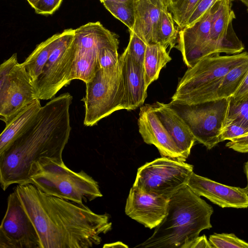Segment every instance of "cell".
Wrapping results in <instances>:
<instances>
[{"label":"cell","mask_w":248,"mask_h":248,"mask_svg":"<svg viewBox=\"0 0 248 248\" xmlns=\"http://www.w3.org/2000/svg\"><path fill=\"white\" fill-rule=\"evenodd\" d=\"M68 93L41 107L27 128L0 153V182L4 191L14 184L30 183L45 166L62 163L71 127Z\"/></svg>","instance_id":"1"},{"label":"cell","mask_w":248,"mask_h":248,"mask_svg":"<svg viewBox=\"0 0 248 248\" xmlns=\"http://www.w3.org/2000/svg\"><path fill=\"white\" fill-rule=\"evenodd\" d=\"M17 193L39 235L41 248H90L111 229L107 214L84 204L46 194L31 183L19 184Z\"/></svg>","instance_id":"2"},{"label":"cell","mask_w":248,"mask_h":248,"mask_svg":"<svg viewBox=\"0 0 248 248\" xmlns=\"http://www.w3.org/2000/svg\"><path fill=\"white\" fill-rule=\"evenodd\" d=\"M213 207L186 185L169 199L167 213L141 248H187L203 230L210 229Z\"/></svg>","instance_id":"3"},{"label":"cell","mask_w":248,"mask_h":248,"mask_svg":"<svg viewBox=\"0 0 248 248\" xmlns=\"http://www.w3.org/2000/svg\"><path fill=\"white\" fill-rule=\"evenodd\" d=\"M248 52L231 55H213L188 68L180 79L170 102L193 104L217 99L223 77L232 68L247 61Z\"/></svg>","instance_id":"4"},{"label":"cell","mask_w":248,"mask_h":248,"mask_svg":"<svg viewBox=\"0 0 248 248\" xmlns=\"http://www.w3.org/2000/svg\"><path fill=\"white\" fill-rule=\"evenodd\" d=\"M30 183L47 195L82 204L102 197L98 183L84 170L75 172L64 163L43 167Z\"/></svg>","instance_id":"5"},{"label":"cell","mask_w":248,"mask_h":248,"mask_svg":"<svg viewBox=\"0 0 248 248\" xmlns=\"http://www.w3.org/2000/svg\"><path fill=\"white\" fill-rule=\"evenodd\" d=\"M83 124L86 126L96 124L103 118L128 107L120 65L111 70L99 68L86 83Z\"/></svg>","instance_id":"6"},{"label":"cell","mask_w":248,"mask_h":248,"mask_svg":"<svg viewBox=\"0 0 248 248\" xmlns=\"http://www.w3.org/2000/svg\"><path fill=\"white\" fill-rule=\"evenodd\" d=\"M169 104L189 127L196 141L211 149L220 141L226 121L229 98L193 104Z\"/></svg>","instance_id":"7"},{"label":"cell","mask_w":248,"mask_h":248,"mask_svg":"<svg viewBox=\"0 0 248 248\" xmlns=\"http://www.w3.org/2000/svg\"><path fill=\"white\" fill-rule=\"evenodd\" d=\"M193 172V166L190 164L161 157L140 167L133 186L170 198L187 185Z\"/></svg>","instance_id":"8"},{"label":"cell","mask_w":248,"mask_h":248,"mask_svg":"<svg viewBox=\"0 0 248 248\" xmlns=\"http://www.w3.org/2000/svg\"><path fill=\"white\" fill-rule=\"evenodd\" d=\"M36 98L29 75L14 53L0 66V119L6 123Z\"/></svg>","instance_id":"9"},{"label":"cell","mask_w":248,"mask_h":248,"mask_svg":"<svg viewBox=\"0 0 248 248\" xmlns=\"http://www.w3.org/2000/svg\"><path fill=\"white\" fill-rule=\"evenodd\" d=\"M232 7V0H221L213 5L208 39L185 62L187 66L191 67L200 60L210 55L242 52L244 46L232 27L235 15Z\"/></svg>","instance_id":"10"},{"label":"cell","mask_w":248,"mask_h":248,"mask_svg":"<svg viewBox=\"0 0 248 248\" xmlns=\"http://www.w3.org/2000/svg\"><path fill=\"white\" fill-rule=\"evenodd\" d=\"M74 37L75 30L72 29L65 30L61 33L34 87L37 97L40 100L52 99L63 87L70 84Z\"/></svg>","instance_id":"11"},{"label":"cell","mask_w":248,"mask_h":248,"mask_svg":"<svg viewBox=\"0 0 248 248\" xmlns=\"http://www.w3.org/2000/svg\"><path fill=\"white\" fill-rule=\"evenodd\" d=\"M0 248H41L36 229L14 190L0 226Z\"/></svg>","instance_id":"12"},{"label":"cell","mask_w":248,"mask_h":248,"mask_svg":"<svg viewBox=\"0 0 248 248\" xmlns=\"http://www.w3.org/2000/svg\"><path fill=\"white\" fill-rule=\"evenodd\" d=\"M138 124L144 142L155 145L161 157L185 162L186 159L156 114L153 104L140 108Z\"/></svg>","instance_id":"13"},{"label":"cell","mask_w":248,"mask_h":248,"mask_svg":"<svg viewBox=\"0 0 248 248\" xmlns=\"http://www.w3.org/2000/svg\"><path fill=\"white\" fill-rule=\"evenodd\" d=\"M169 199L145 192L133 186L126 200L125 213L144 227L152 229L166 216Z\"/></svg>","instance_id":"14"},{"label":"cell","mask_w":248,"mask_h":248,"mask_svg":"<svg viewBox=\"0 0 248 248\" xmlns=\"http://www.w3.org/2000/svg\"><path fill=\"white\" fill-rule=\"evenodd\" d=\"M187 186L195 194L203 196L221 208L248 207V192L245 188L227 186L196 174L190 176Z\"/></svg>","instance_id":"15"},{"label":"cell","mask_w":248,"mask_h":248,"mask_svg":"<svg viewBox=\"0 0 248 248\" xmlns=\"http://www.w3.org/2000/svg\"><path fill=\"white\" fill-rule=\"evenodd\" d=\"M119 61L128 110H134L143 104L147 96L143 68L137 64L125 50Z\"/></svg>","instance_id":"16"},{"label":"cell","mask_w":248,"mask_h":248,"mask_svg":"<svg viewBox=\"0 0 248 248\" xmlns=\"http://www.w3.org/2000/svg\"><path fill=\"white\" fill-rule=\"evenodd\" d=\"M153 105L156 114L186 159L196 141L189 127L169 103L157 101Z\"/></svg>","instance_id":"17"},{"label":"cell","mask_w":248,"mask_h":248,"mask_svg":"<svg viewBox=\"0 0 248 248\" xmlns=\"http://www.w3.org/2000/svg\"><path fill=\"white\" fill-rule=\"evenodd\" d=\"M135 21L132 31L147 44L158 43L159 0H138L133 3Z\"/></svg>","instance_id":"18"},{"label":"cell","mask_w":248,"mask_h":248,"mask_svg":"<svg viewBox=\"0 0 248 248\" xmlns=\"http://www.w3.org/2000/svg\"><path fill=\"white\" fill-rule=\"evenodd\" d=\"M213 6L194 24L186 27L179 31L177 45L175 47L181 52L184 62L208 39Z\"/></svg>","instance_id":"19"},{"label":"cell","mask_w":248,"mask_h":248,"mask_svg":"<svg viewBox=\"0 0 248 248\" xmlns=\"http://www.w3.org/2000/svg\"><path fill=\"white\" fill-rule=\"evenodd\" d=\"M74 46L100 50L104 47L118 48V37L100 22H89L75 30Z\"/></svg>","instance_id":"20"},{"label":"cell","mask_w":248,"mask_h":248,"mask_svg":"<svg viewBox=\"0 0 248 248\" xmlns=\"http://www.w3.org/2000/svg\"><path fill=\"white\" fill-rule=\"evenodd\" d=\"M40 99L36 98L22 108L8 121L0 136V153L29 126L41 108Z\"/></svg>","instance_id":"21"},{"label":"cell","mask_w":248,"mask_h":248,"mask_svg":"<svg viewBox=\"0 0 248 248\" xmlns=\"http://www.w3.org/2000/svg\"><path fill=\"white\" fill-rule=\"evenodd\" d=\"M171 60L167 47L160 43L146 45L143 60L146 87L157 80L161 70Z\"/></svg>","instance_id":"22"},{"label":"cell","mask_w":248,"mask_h":248,"mask_svg":"<svg viewBox=\"0 0 248 248\" xmlns=\"http://www.w3.org/2000/svg\"><path fill=\"white\" fill-rule=\"evenodd\" d=\"M60 35L61 33L55 34L38 45L25 61L21 63L28 73L33 87Z\"/></svg>","instance_id":"23"},{"label":"cell","mask_w":248,"mask_h":248,"mask_svg":"<svg viewBox=\"0 0 248 248\" xmlns=\"http://www.w3.org/2000/svg\"><path fill=\"white\" fill-rule=\"evenodd\" d=\"M160 18L158 26V43L170 49L175 46L178 31L175 26L172 14L166 0H159Z\"/></svg>","instance_id":"24"},{"label":"cell","mask_w":248,"mask_h":248,"mask_svg":"<svg viewBox=\"0 0 248 248\" xmlns=\"http://www.w3.org/2000/svg\"><path fill=\"white\" fill-rule=\"evenodd\" d=\"M248 73V60L231 69L223 78L217 92L218 98H229L236 93Z\"/></svg>","instance_id":"25"},{"label":"cell","mask_w":248,"mask_h":248,"mask_svg":"<svg viewBox=\"0 0 248 248\" xmlns=\"http://www.w3.org/2000/svg\"><path fill=\"white\" fill-rule=\"evenodd\" d=\"M237 123L248 129V93L238 97L229 98L226 123Z\"/></svg>","instance_id":"26"},{"label":"cell","mask_w":248,"mask_h":248,"mask_svg":"<svg viewBox=\"0 0 248 248\" xmlns=\"http://www.w3.org/2000/svg\"><path fill=\"white\" fill-rule=\"evenodd\" d=\"M133 3L110 0L102 2L105 8L126 25L130 31L132 30L135 21Z\"/></svg>","instance_id":"27"},{"label":"cell","mask_w":248,"mask_h":248,"mask_svg":"<svg viewBox=\"0 0 248 248\" xmlns=\"http://www.w3.org/2000/svg\"><path fill=\"white\" fill-rule=\"evenodd\" d=\"M200 0H176L169 8L173 20L181 30L185 28L186 22Z\"/></svg>","instance_id":"28"},{"label":"cell","mask_w":248,"mask_h":248,"mask_svg":"<svg viewBox=\"0 0 248 248\" xmlns=\"http://www.w3.org/2000/svg\"><path fill=\"white\" fill-rule=\"evenodd\" d=\"M209 241L213 248H248V243L239 238L233 233H216L211 235Z\"/></svg>","instance_id":"29"},{"label":"cell","mask_w":248,"mask_h":248,"mask_svg":"<svg viewBox=\"0 0 248 248\" xmlns=\"http://www.w3.org/2000/svg\"><path fill=\"white\" fill-rule=\"evenodd\" d=\"M147 44L137 34L130 31L127 46L125 49L133 61L143 68V60Z\"/></svg>","instance_id":"30"},{"label":"cell","mask_w":248,"mask_h":248,"mask_svg":"<svg viewBox=\"0 0 248 248\" xmlns=\"http://www.w3.org/2000/svg\"><path fill=\"white\" fill-rule=\"evenodd\" d=\"M117 47H104L99 51L98 64L100 69L111 70L120 65Z\"/></svg>","instance_id":"31"},{"label":"cell","mask_w":248,"mask_h":248,"mask_svg":"<svg viewBox=\"0 0 248 248\" xmlns=\"http://www.w3.org/2000/svg\"><path fill=\"white\" fill-rule=\"evenodd\" d=\"M220 0H200L188 17L185 28L191 26L200 20L215 4Z\"/></svg>","instance_id":"32"},{"label":"cell","mask_w":248,"mask_h":248,"mask_svg":"<svg viewBox=\"0 0 248 248\" xmlns=\"http://www.w3.org/2000/svg\"><path fill=\"white\" fill-rule=\"evenodd\" d=\"M248 133V129L237 123L230 122L225 124L220 136V142L232 139Z\"/></svg>","instance_id":"33"},{"label":"cell","mask_w":248,"mask_h":248,"mask_svg":"<svg viewBox=\"0 0 248 248\" xmlns=\"http://www.w3.org/2000/svg\"><path fill=\"white\" fill-rule=\"evenodd\" d=\"M62 0H39L32 7L38 14H53L60 6Z\"/></svg>","instance_id":"34"},{"label":"cell","mask_w":248,"mask_h":248,"mask_svg":"<svg viewBox=\"0 0 248 248\" xmlns=\"http://www.w3.org/2000/svg\"><path fill=\"white\" fill-rule=\"evenodd\" d=\"M226 146L237 152L248 153V133L230 140Z\"/></svg>","instance_id":"35"},{"label":"cell","mask_w":248,"mask_h":248,"mask_svg":"<svg viewBox=\"0 0 248 248\" xmlns=\"http://www.w3.org/2000/svg\"><path fill=\"white\" fill-rule=\"evenodd\" d=\"M213 248V246L207 240L206 236L203 235L201 236H198L193 242H192L187 247V248Z\"/></svg>","instance_id":"36"},{"label":"cell","mask_w":248,"mask_h":248,"mask_svg":"<svg viewBox=\"0 0 248 248\" xmlns=\"http://www.w3.org/2000/svg\"><path fill=\"white\" fill-rule=\"evenodd\" d=\"M248 93V73L246 76L243 82L240 86L239 89L232 96L234 97H240L246 93Z\"/></svg>","instance_id":"37"},{"label":"cell","mask_w":248,"mask_h":248,"mask_svg":"<svg viewBox=\"0 0 248 248\" xmlns=\"http://www.w3.org/2000/svg\"><path fill=\"white\" fill-rule=\"evenodd\" d=\"M103 248H128V247L126 245L122 243V242L118 241V242L109 243V244H105L103 246Z\"/></svg>","instance_id":"38"},{"label":"cell","mask_w":248,"mask_h":248,"mask_svg":"<svg viewBox=\"0 0 248 248\" xmlns=\"http://www.w3.org/2000/svg\"><path fill=\"white\" fill-rule=\"evenodd\" d=\"M244 172L247 179V186L246 188L248 192V159L244 165Z\"/></svg>","instance_id":"39"},{"label":"cell","mask_w":248,"mask_h":248,"mask_svg":"<svg viewBox=\"0 0 248 248\" xmlns=\"http://www.w3.org/2000/svg\"><path fill=\"white\" fill-rule=\"evenodd\" d=\"M100 1L102 3L105 0H100ZM114 0V1H120V2H134L138 0Z\"/></svg>","instance_id":"40"},{"label":"cell","mask_w":248,"mask_h":248,"mask_svg":"<svg viewBox=\"0 0 248 248\" xmlns=\"http://www.w3.org/2000/svg\"><path fill=\"white\" fill-rule=\"evenodd\" d=\"M29 4L32 7L34 4L39 0H27Z\"/></svg>","instance_id":"41"},{"label":"cell","mask_w":248,"mask_h":248,"mask_svg":"<svg viewBox=\"0 0 248 248\" xmlns=\"http://www.w3.org/2000/svg\"><path fill=\"white\" fill-rule=\"evenodd\" d=\"M176 1V0H166L169 8Z\"/></svg>","instance_id":"42"},{"label":"cell","mask_w":248,"mask_h":248,"mask_svg":"<svg viewBox=\"0 0 248 248\" xmlns=\"http://www.w3.org/2000/svg\"><path fill=\"white\" fill-rule=\"evenodd\" d=\"M241 1L247 8V11L248 12V0H238Z\"/></svg>","instance_id":"43"}]
</instances>
